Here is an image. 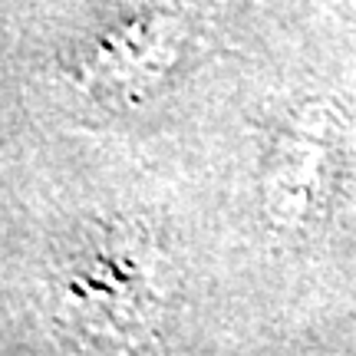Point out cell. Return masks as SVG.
Here are the masks:
<instances>
[{
    "label": "cell",
    "instance_id": "7a4b0ae2",
    "mask_svg": "<svg viewBox=\"0 0 356 356\" xmlns=\"http://www.w3.org/2000/svg\"><path fill=\"white\" fill-rule=\"evenodd\" d=\"M198 33L185 10L172 3H132L102 17L73 43L66 56V83L86 102L129 113L172 89Z\"/></svg>",
    "mask_w": 356,
    "mask_h": 356
},
{
    "label": "cell",
    "instance_id": "6da1fadb",
    "mask_svg": "<svg viewBox=\"0 0 356 356\" xmlns=\"http://www.w3.org/2000/svg\"><path fill=\"white\" fill-rule=\"evenodd\" d=\"M43 314L70 353H155L175 307L172 261L139 221H86L47 274Z\"/></svg>",
    "mask_w": 356,
    "mask_h": 356
},
{
    "label": "cell",
    "instance_id": "3957f363",
    "mask_svg": "<svg viewBox=\"0 0 356 356\" xmlns=\"http://www.w3.org/2000/svg\"><path fill=\"white\" fill-rule=\"evenodd\" d=\"M346 165V115L330 96L287 106L267 126L254 168V202L274 238L300 241L330 218Z\"/></svg>",
    "mask_w": 356,
    "mask_h": 356
}]
</instances>
